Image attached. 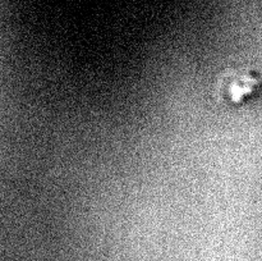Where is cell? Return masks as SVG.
<instances>
[{"label":"cell","mask_w":262,"mask_h":261,"mask_svg":"<svg viewBox=\"0 0 262 261\" xmlns=\"http://www.w3.org/2000/svg\"><path fill=\"white\" fill-rule=\"evenodd\" d=\"M260 79L250 72L235 71L228 73L220 82L219 91L223 99L232 104L246 101L260 89Z\"/></svg>","instance_id":"cell-1"}]
</instances>
